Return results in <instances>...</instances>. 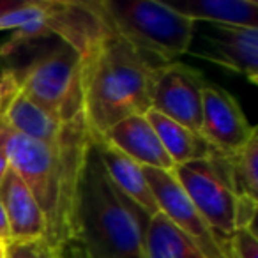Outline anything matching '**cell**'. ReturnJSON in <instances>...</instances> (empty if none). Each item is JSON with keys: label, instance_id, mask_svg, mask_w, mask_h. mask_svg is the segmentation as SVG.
Segmentation results:
<instances>
[{"label": "cell", "instance_id": "1", "mask_svg": "<svg viewBox=\"0 0 258 258\" xmlns=\"http://www.w3.org/2000/svg\"><path fill=\"white\" fill-rule=\"evenodd\" d=\"M9 166L36 198L46 223V244L60 251L76 240V193L89 147L90 129L85 115L66 122L51 145L13 133L0 122Z\"/></svg>", "mask_w": 258, "mask_h": 258}, {"label": "cell", "instance_id": "2", "mask_svg": "<svg viewBox=\"0 0 258 258\" xmlns=\"http://www.w3.org/2000/svg\"><path fill=\"white\" fill-rule=\"evenodd\" d=\"M103 18V34L82 58L83 115L94 135H104L122 118L151 110L161 68L118 36L104 15Z\"/></svg>", "mask_w": 258, "mask_h": 258}, {"label": "cell", "instance_id": "3", "mask_svg": "<svg viewBox=\"0 0 258 258\" xmlns=\"http://www.w3.org/2000/svg\"><path fill=\"white\" fill-rule=\"evenodd\" d=\"M75 221V242L87 258H147L151 218L110 180L92 137L80 173Z\"/></svg>", "mask_w": 258, "mask_h": 258}, {"label": "cell", "instance_id": "4", "mask_svg": "<svg viewBox=\"0 0 258 258\" xmlns=\"http://www.w3.org/2000/svg\"><path fill=\"white\" fill-rule=\"evenodd\" d=\"M110 27L156 64L189 51L197 23L161 0H99Z\"/></svg>", "mask_w": 258, "mask_h": 258}, {"label": "cell", "instance_id": "5", "mask_svg": "<svg viewBox=\"0 0 258 258\" xmlns=\"http://www.w3.org/2000/svg\"><path fill=\"white\" fill-rule=\"evenodd\" d=\"M9 71L15 76L18 92L60 124L83 115L82 57L68 44L46 48L23 68Z\"/></svg>", "mask_w": 258, "mask_h": 258}, {"label": "cell", "instance_id": "6", "mask_svg": "<svg viewBox=\"0 0 258 258\" xmlns=\"http://www.w3.org/2000/svg\"><path fill=\"white\" fill-rule=\"evenodd\" d=\"M173 175L205 223L223 242L228 244L232 233L235 232V193L230 186L223 154L212 151V154L204 159L177 165L173 168Z\"/></svg>", "mask_w": 258, "mask_h": 258}, {"label": "cell", "instance_id": "7", "mask_svg": "<svg viewBox=\"0 0 258 258\" xmlns=\"http://www.w3.org/2000/svg\"><path fill=\"white\" fill-rule=\"evenodd\" d=\"M144 173L159 207V214L165 216L205 258H230L228 244L223 242L205 223L173 172L144 168Z\"/></svg>", "mask_w": 258, "mask_h": 258}, {"label": "cell", "instance_id": "8", "mask_svg": "<svg viewBox=\"0 0 258 258\" xmlns=\"http://www.w3.org/2000/svg\"><path fill=\"white\" fill-rule=\"evenodd\" d=\"M187 53L235 73L251 85L258 83V29L204 23L202 29L195 27Z\"/></svg>", "mask_w": 258, "mask_h": 258}, {"label": "cell", "instance_id": "9", "mask_svg": "<svg viewBox=\"0 0 258 258\" xmlns=\"http://www.w3.org/2000/svg\"><path fill=\"white\" fill-rule=\"evenodd\" d=\"M205 85L204 75L184 62L161 66L156 76L151 110L200 133Z\"/></svg>", "mask_w": 258, "mask_h": 258}, {"label": "cell", "instance_id": "10", "mask_svg": "<svg viewBox=\"0 0 258 258\" xmlns=\"http://www.w3.org/2000/svg\"><path fill=\"white\" fill-rule=\"evenodd\" d=\"M256 133L258 129L247 120L232 94L212 83L205 85L200 135L212 151L233 154L240 151Z\"/></svg>", "mask_w": 258, "mask_h": 258}, {"label": "cell", "instance_id": "11", "mask_svg": "<svg viewBox=\"0 0 258 258\" xmlns=\"http://www.w3.org/2000/svg\"><path fill=\"white\" fill-rule=\"evenodd\" d=\"M101 137L144 168H158L165 172H173L175 168L145 113L122 118Z\"/></svg>", "mask_w": 258, "mask_h": 258}, {"label": "cell", "instance_id": "12", "mask_svg": "<svg viewBox=\"0 0 258 258\" xmlns=\"http://www.w3.org/2000/svg\"><path fill=\"white\" fill-rule=\"evenodd\" d=\"M0 200L8 218L11 242H34L46 237L44 216L29 187L13 170L0 184Z\"/></svg>", "mask_w": 258, "mask_h": 258}, {"label": "cell", "instance_id": "13", "mask_svg": "<svg viewBox=\"0 0 258 258\" xmlns=\"http://www.w3.org/2000/svg\"><path fill=\"white\" fill-rule=\"evenodd\" d=\"M90 137L96 145L103 166L106 170L110 180L118 187L120 193H124L135 205L142 209L149 218H154L159 214V207L154 200V195L151 191L147 179H145L144 166L138 165L131 158L122 154L117 147L110 144L101 135H94L90 131Z\"/></svg>", "mask_w": 258, "mask_h": 258}, {"label": "cell", "instance_id": "14", "mask_svg": "<svg viewBox=\"0 0 258 258\" xmlns=\"http://www.w3.org/2000/svg\"><path fill=\"white\" fill-rule=\"evenodd\" d=\"M168 6L195 23L258 29V4L254 0H170Z\"/></svg>", "mask_w": 258, "mask_h": 258}, {"label": "cell", "instance_id": "15", "mask_svg": "<svg viewBox=\"0 0 258 258\" xmlns=\"http://www.w3.org/2000/svg\"><path fill=\"white\" fill-rule=\"evenodd\" d=\"M0 122L13 133L22 135L39 144L51 145L60 137V129L64 124L55 120L43 108L29 101L22 92H16L6 104L0 115Z\"/></svg>", "mask_w": 258, "mask_h": 258}, {"label": "cell", "instance_id": "16", "mask_svg": "<svg viewBox=\"0 0 258 258\" xmlns=\"http://www.w3.org/2000/svg\"><path fill=\"white\" fill-rule=\"evenodd\" d=\"M145 117L154 127L163 149L175 166L195 161V159H204L212 154V147L198 131H193V129L158 113L156 110L145 111Z\"/></svg>", "mask_w": 258, "mask_h": 258}, {"label": "cell", "instance_id": "17", "mask_svg": "<svg viewBox=\"0 0 258 258\" xmlns=\"http://www.w3.org/2000/svg\"><path fill=\"white\" fill-rule=\"evenodd\" d=\"M147 258H205L163 214L151 218L145 235Z\"/></svg>", "mask_w": 258, "mask_h": 258}, {"label": "cell", "instance_id": "18", "mask_svg": "<svg viewBox=\"0 0 258 258\" xmlns=\"http://www.w3.org/2000/svg\"><path fill=\"white\" fill-rule=\"evenodd\" d=\"M223 158L235 197L244 195L258 198V133L240 151L233 154H223Z\"/></svg>", "mask_w": 258, "mask_h": 258}, {"label": "cell", "instance_id": "19", "mask_svg": "<svg viewBox=\"0 0 258 258\" xmlns=\"http://www.w3.org/2000/svg\"><path fill=\"white\" fill-rule=\"evenodd\" d=\"M230 258H258V235L256 230H235L228 240Z\"/></svg>", "mask_w": 258, "mask_h": 258}, {"label": "cell", "instance_id": "20", "mask_svg": "<svg viewBox=\"0 0 258 258\" xmlns=\"http://www.w3.org/2000/svg\"><path fill=\"white\" fill-rule=\"evenodd\" d=\"M6 258H57L46 244V240H34V242H11L6 246Z\"/></svg>", "mask_w": 258, "mask_h": 258}, {"label": "cell", "instance_id": "21", "mask_svg": "<svg viewBox=\"0 0 258 258\" xmlns=\"http://www.w3.org/2000/svg\"><path fill=\"white\" fill-rule=\"evenodd\" d=\"M258 212V198L251 197H235V207H233V228H253L254 219Z\"/></svg>", "mask_w": 258, "mask_h": 258}, {"label": "cell", "instance_id": "22", "mask_svg": "<svg viewBox=\"0 0 258 258\" xmlns=\"http://www.w3.org/2000/svg\"><path fill=\"white\" fill-rule=\"evenodd\" d=\"M18 92V85L9 69H0V115L4 111L6 104L9 103L15 94Z\"/></svg>", "mask_w": 258, "mask_h": 258}, {"label": "cell", "instance_id": "23", "mask_svg": "<svg viewBox=\"0 0 258 258\" xmlns=\"http://www.w3.org/2000/svg\"><path fill=\"white\" fill-rule=\"evenodd\" d=\"M0 244H2V246L11 244V233H9V225H8V218H6L2 200H0Z\"/></svg>", "mask_w": 258, "mask_h": 258}, {"label": "cell", "instance_id": "24", "mask_svg": "<svg viewBox=\"0 0 258 258\" xmlns=\"http://www.w3.org/2000/svg\"><path fill=\"white\" fill-rule=\"evenodd\" d=\"M11 170L9 166V158H8V151H6V145H4V140H2V133H0V184L4 180L6 173Z\"/></svg>", "mask_w": 258, "mask_h": 258}, {"label": "cell", "instance_id": "25", "mask_svg": "<svg viewBox=\"0 0 258 258\" xmlns=\"http://www.w3.org/2000/svg\"><path fill=\"white\" fill-rule=\"evenodd\" d=\"M22 2L23 0H0V16L6 15V13H9L11 9L18 8Z\"/></svg>", "mask_w": 258, "mask_h": 258}, {"label": "cell", "instance_id": "26", "mask_svg": "<svg viewBox=\"0 0 258 258\" xmlns=\"http://www.w3.org/2000/svg\"><path fill=\"white\" fill-rule=\"evenodd\" d=\"M68 247H69V254H71V258H87L85 251L80 247V244L73 242V244H69Z\"/></svg>", "mask_w": 258, "mask_h": 258}, {"label": "cell", "instance_id": "27", "mask_svg": "<svg viewBox=\"0 0 258 258\" xmlns=\"http://www.w3.org/2000/svg\"><path fill=\"white\" fill-rule=\"evenodd\" d=\"M57 258H71V254H69V247H62L60 251H57Z\"/></svg>", "mask_w": 258, "mask_h": 258}, {"label": "cell", "instance_id": "28", "mask_svg": "<svg viewBox=\"0 0 258 258\" xmlns=\"http://www.w3.org/2000/svg\"><path fill=\"white\" fill-rule=\"evenodd\" d=\"M0 258H6V246L0 244Z\"/></svg>", "mask_w": 258, "mask_h": 258}]
</instances>
